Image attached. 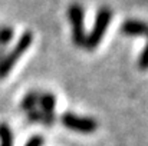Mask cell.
<instances>
[{"instance_id": "cell-1", "label": "cell", "mask_w": 148, "mask_h": 146, "mask_svg": "<svg viewBox=\"0 0 148 146\" xmlns=\"http://www.w3.org/2000/svg\"><path fill=\"white\" fill-rule=\"evenodd\" d=\"M33 43V33L32 32H23L20 35V37L17 39L16 45L13 46V49L6 53L0 62V79H4L12 69L14 67V65L17 63V60L25 54V52L32 46Z\"/></svg>"}, {"instance_id": "cell-9", "label": "cell", "mask_w": 148, "mask_h": 146, "mask_svg": "<svg viewBox=\"0 0 148 146\" xmlns=\"http://www.w3.org/2000/svg\"><path fill=\"white\" fill-rule=\"evenodd\" d=\"M13 27L10 26H1L0 27V49H4L6 45H9L13 39Z\"/></svg>"}, {"instance_id": "cell-5", "label": "cell", "mask_w": 148, "mask_h": 146, "mask_svg": "<svg viewBox=\"0 0 148 146\" xmlns=\"http://www.w3.org/2000/svg\"><path fill=\"white\" fill-rule=\"evenodd\" d=\"M39 110L42 113V123L45 125H53L56 120V115H55V106H56V97L50 92H45L39 95Z\"/></svg>"}, {"instance_id": "cell-7", "label": "cell", "mask_w": 148, "mask_h": 146, "mask_svg": "<svg viewBox=\"0 0 148 146\" xmlns=\"http://www.w3.org/2000/svg\"><path fill=\"white\" fill-rule=\"evenodd\" d=\"M39 92H29L26 96L22 99L20 102V109L25 110V112H29L32 109H35L38 106V102H39Z\"/></svg>"}, {"instance_id": "cell-4", "label": "cell", "mask_w": 148, "mask_h": 146, "mask_svg": "<svg viewBox=\"0 0 148 146\" xmlns=\"http://www.w3.org/2000/svg\"><path fill=\"white\" fill-rule=\"evenodd\" d=\"M60 122L65 128L78 132V133H94L98 129V122L94 117H88V116H79L75 115L72 112H65L60 116Z\"/></svg>"}, {"instance_id": "cell-2", "label": "cell", "mask_w": 148, "mask_h": 146, "mask_svg": "<svg viewBox=\"0 0 148 146\" xmlns=\"http://www.w3.org/2000/svg\"><path fill=\"white\" fill-rule=\"evenodd\" d=\"M111 19H112V13L108 7L103 6L97 12L94 27L89 32V35H86V40H85V45H84V48L86 50L92 52L98 48V45L102 42V39L106 33V29L111 23Z\"/></svg>"}, {"instance_id": "cell-10", "label": "cell", "mask_w": 148, "mask_h": 146, "mask_svg": "<svg viewBox=\"0 0 148 146\" xmlns=\"http://www.w3.org/2000/svg\"><path fill=\"white\" fill-rule=\"evenodd\" d=\"M138 67L141 70H147L148 69V42L145 45V48H144V50L141 52L140 57H138Z\"/></svg>"}, {"instance_id": "cell-8", "label": "cell", "mask_w": 148, "mask_h": 146, "mask_svg": "<svg viewBox=\"0 0 148 146\" xmlns=\"http://www.w3.org/2000/svg\"><path fill=\"white\" fill-rule=\"evenodd\" d=\"M0 146H13V133L6 123H0Z\"/></svg>"}, {"instance_id": "cell-12", "label": "cell", "mask_w": 148, "mask_h": 146, "mask_svg": "<svg viewBox=\"0 0 148 146\" xmlns=\"http://www.w3.org/2000/svg\"><path fill=\"white\" fill-rule=\"evenodd\" d=\"M42 145H43V138L39 136V135H35V136H32V138L26 142L25 146H42Z\"/></svg>"}, {"instance_id": "cell-6", "label": "cell", "mask_w": 148, "mask_h": 146, "mask_svg": "<svg viewBox=\"0 0 148 146\" xmlns=\"http://www.w3.org/2000/svg\"><path fill=\"white\" fill-rule=\"evenodd\" d=\"M121 33L127 36H145L148 39V23L137 19H130L122 23Z\"/></svg>"}, {"instance_id": "cell-11", "label": "cell", "mask_w": 148, "mask_h": 146, "mask_svg": "<svg viewBox=\"0 0 148 146\" xmlns=\"http://www.w3.org/2000/svg\"><path fill=\"white\" fill-rule=\"evenodd\" d=\"M27 122L29 123H39V122H42V113H40V110L38 107H35V109L27 112Z\"/></svg>"}, {"instance_id": "cell-3", "label": "cell", "mask_w": 148, "mask_h": 146, "mask_svg": "<svg viewBox=\"0 0 148 146\" xmlns=\"http://www.w3.org/2000/svg\"><path fill=\"white\" fill-rule=\"evenodd\" d=\"M68 17L72 26V40L75 46L84 48L85 40H86V32H85V12L84 7L79 3H73L68 9Z\"/></svg>"}]
</instances>
